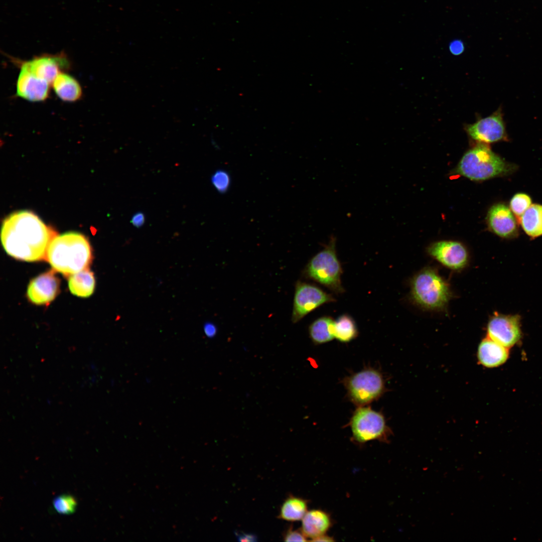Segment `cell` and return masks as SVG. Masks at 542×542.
I'll list each match as a JSON object with an SVG mask.
<instances>
[{
    "instance_id": "cell-11",
    "label": "cell",
    "mask_w": 542,
    "mask_h": 542,
    "mask_svg": "<svg viewBox=\"0 0 542 542\" xmlns=\"http://www.w3.org/2000/svg\"><path fill=\"white\" fill-rule=\"evenodd\" d=\"M428 253L446 267L458 270L464 268L469 261L466 247L460 242L444 240L433 243L427 249Z\"/></svg>"
},
{
    "instance_id": "cell-26",
    "label": "cell",
    "mask_w": 542,
    "mask_h": 542,
    "mask_svg": "<svg viewBox=\"0 0 542 542\" xmlns=\"http://www.w3.org/2000/svg\"><path fill=\"white\" fill-rule=\"evenodd\" d=\"M211 180L213 187L219 193L226 192L230 186V177L228 173L223 170H218L214 172Z\"/></svg>"
},
{
    "instance_id": "cell-10",
    "label": "cell",
    "mask_w": 542,
    "mask_h": 542,
    "mask_svg": "<svg viewBox=\"0 0 542 542\" xmlns=\"http://www.w3.org/2000/svg\"><path fill=\"white\" fill-rule=\"evenodd\" d=\"M464 128L471 139L479 143L489 144L507 139L501 108L473 123L465 124Z\"/></svg>"
},
{
    "instance_id": "cell-27",
    "label": "cell",
    "mask_w": 542,
    "mask_h": 542,
    "mask_svg": "<svg viewBox=\"0 0 542 542\" xmlns=\"http://www.w3.org/2000/svg\"><path fill=\"white\" fill-rule=\"evenodd\" d=\"M307 538L302 530L290 529L285 535L284 540L286 541H305L307 540Z\"/></svg>"
},
{
    "instance_id": "cell-24",
    "label": "cell",
    "mask_w": 542,
    "mask_h": 542,
    "mask_svg": "<svg viewBox=\"0 0 542 542\" xmlns=\"http://www.w3.org/2000/svg\"><path fill=\"white\" fill-rule=\"evenodd\" d=\"M509 205L511 211L519 221L522 215L531 205V200L526 194L517 193L510 200Z\"/></svg>"
},
{
    "instance_id": "cell-12",
    "label": "cell",
    "mask_w": 542,
    "mask_h": 542,
    "mask_svg": "<svg viewBox=\"0 0 542 542\" xmlns=\"http://www.w3.org/2000/svg\"><path fill=\"white\" fill-rule=\"evenodd\" d=\"M18 64L20 67L26 69L50 84H52L62 70L68 68L69 66L67 58L63 54L37 56L28 61H19Z\"/></svg>"
},
{
    "instance_id": "cell-8",
    "label": "cell",
    "mask_w": 542,
    "mask_h": 542,
    "mask_svg": "<svg viewBox=\"0 0 542 542\" xmlns=\"http://www.w3.org/2000/svg\"><path fill=\"white\" fill-rule=\"evenodd\" d=\"M333 296L314 285L298 281L295 286L292 321H300L321 305L333 302Z\"/></svg>"
},
{
    "instance_id": "cell-31",
    "label": "cell",
    "mask_w": 542,
    "mask_h": 542,
    "mask_svg": "<svg viewBox=\"0 0 542 542\" xmlns=\"http://www.w3.org/2000/svg\"><path fill=\"white\" fill-rule=\"evenodd\" d=\"M235 534L238 540L240 541H256L257 540L256 536L252 533L237 532Z\"/></svg>"
},
{
    "instance_id": "cell-15",
    "label": "cell",
    "mask_w": 542,
    "mask_h": 542,
    "mask_svg": "<svg viewBox=\"0 0 542 542\" xmlns=\"http://www.w3.org/2000/svg\"><path fill=\"white\" fill-rule=\"evenodd\" d=\"M16 88V95L32 102L45 100L48 96L50 84L20 67Z\"/></svg>"
},
{
    "instance_id": "cell-6",
    "label": "cell",
    "mask_w": 542,
    "mask_h": 542,
    "mask_svg": "<svg viewBox=\"0 0 542 542\" xmlns=\"http://www.w3.org/2000/svg\"><path fill=\"white\" fill-rule=\"evenodd\" d=\"M344 383L351 400L361 406L377 399L384 390L381 373L372 368L354 373L347 378Z\"/></svg>"
},
{
    "instance_id": "cell-22",
    "label": "cell",
    "mask_w": 542,
    "mask_h": 542,
    "mask_svg": "<svg viewBox=\"0 0 542 542\" xmlns=\"http://www.w3.org/2000/svg\"><path fill=\"white\" fill-rule=\"evenodd\" d=\"M307 507L306 500L295 496L289 497L283 504L279 517L287 521L300 520L302 519L308 511Z\"/></svg>"
},
{
    "instance_id": "cell-2",
    "label": "cell",
    "mask_w": 542,
    "mask_h": 542,
    "mask_svg": "<svg viewBox=\"0 0 542 542\" xmlns=\"http://www.w3.org/2000/svg\"><path fill=\"white\" fill-rule=\"evenodd\" d=\"M91 248L86 237L74 232L56 234L51 240L47 260L55 271L65 277L88 269L92 261Z\"/></svg>"
},
{
    "instance_id": "cell-1",
    "label": "cell",
    "mask_w": 542,
    "mask_h": 542,
    "mask_svg": "<svg viewBox=\"0 0 542 542\" xmlns=\"http://www.w3.org/2000/svg\"><path fill=\"white\" fill-rule=\"evenodd\" d=\"M56 234L34 213L20 211L5 219L1 237L9 255L32 262L46 259L49 245Z\"/></svg>"
},
{
    "instance_id": "cell-20",
    "label": "cell",
    "mask_w": 542,
    "mask_h": 542,
    "mask_svg": "<svg viewBox=\"0 0 542 542\" xmlns=\"http://www.w3.org/2000/svg\"><path fill=\"white\" fill-rule=\"evenodd\" d=\"M519 222L529 236L535 238L542 235V205L531 204L522 215Z\"/></svg>"
},
{
    "instance_id": "cell-30",
    "label": "cell",
    "mask_w": 542,
    "mask_h": 542,
    "mask_svg": "<svg viewBox=\"0 0 542 542\" xmlns=\"http://www.w3.org/2000/svg\"><path fill=\"white\" fill-rule=\"evenodd\" d=\"M204 331L205 335L209 338L214 337L217 333L216 326L212 323H207L204 325Z\"/></svg>"
},
{
    "instance_id": "cell-32",
    "label": "cell",
    "mask_w": 542,
    "mask_h": 542,
    "mask_svg": "<svg viewBox=\"0 0 542 542\" xmlns=\"http://www.w3.org/2000/svg\"><path fill=\"white\" fill-rule=\"evenodd\" d=\"M312 540L314 541H334V539L332 537L324 534Z\"/></svg>"
},
{
    "instance_id": "cell-7",
    "label": "cell",
    "mask_w": 542,
    "mask_h": 542,
    "mask_svg": "<svg viewBox=\"0 0 542 542\" xmlns=\"http://www.w3.org/2000/svg\"><path fill=\"white\" fill-rule=\"evenodd\" d=\"M350 427L354 440L359 443L375 440L386 442L390 434L383 415L364 406L353 414Z\"/></svg>"
},
{
    "instance_id": "cell-17",
    "label": "cell",
    "mask_w": 542,
    "mask_h": 542,
    "mask_svg": "<svg viewBox=\"0 0 542 542\" xmlns=\"http://www.w3.org/2000/svg\"><path fill=\"white\" fill-rule=\"evenodd\" d=\"M302 520L301 530L307 537L312 540L325 534L332 526L330 515L320 509L307 511Z\"/></svg>"
},
{
    "instance_id": "cell-5",
    "label": "cell",
    "mask_w": 542,
    "mask_h": 542,
    "mask_svg": "<svg viewBox=\"0 0 542 542\" xmlns=\"http://www.w3.org/2000/svg\"><path fill=\"white\" fill-rule=\"evenodd\" d=\"M336 238L331 237L323 249L316 254L306 265V277L324 286L336 294L344 292L341 280L342 273L336 250Z\"/></svg>"
},
{
    "instance_id": "cell-23",
    "label": "cell",
    "mask_w": 542,
    "mask_h": 542,
    "mask_svg": "<svg viewBox=\"0 0 542 542\" xmlns=\"http://www.w3.org/2000/svg\"><path fill=\"white\" fill-rule=\"evenodd\" d=\"M333 333L334 338L341 342H348L355 338L358 330L353 319L346 314L339 317L334 320Z\"/></svg>"
},
{
    "instance_id": "cell-21",
    "label": "cell",
    "mask_w": 542,
    "mask_h": 542,
    "mask_svg": "<svg viewBox=\"0 0 542 542\" xmlns=\"http://www.w3.org/2000/svg\"><path fill=\"white\" fill-rule=\"evenodd\" d=\"M334 320L329 316L320 317L313 321L309 328L310 337L316 344L328 342L334 339Z\"/></svg>"
},
{
    "instance_id": "cell-19",
    "label": "cell",
    "mask_w": 542,
    "mask_h": 542,
    "mask_svg": "<svg viewBox=\"0 0 542 542\" xmlns=\"http://www.w3.org/2000/svg\"><path fill=\"white\" fill-rule=\"evenodd\" d=\"M95 281L93 273L85 269L69 277L68 287L71 293L79 297L90 296L94 292Z\"/></svg>"
},
{
    "instance_id": "cell-4",
    "label": "cell",
    "mask_w": 542,
    "mask_h": 542,
    "mask_svg": "<svg viewBox=\"0 0 542 542\" xmlns=\"http://www.w3.org/2000/svg\"><path fill=\"white\" fill-rule=\"evenodd\" d=\"M411 298L422 308L429 310H441L452 297L449 286L435 269L425 267L413 278L411 282Z\"/></svg>"
},
{
    "instance_id": "cell-9",
    "label": "cell",
    "mask_w": 542,
    "mask_h": 542,
    "mask_svg": "<svg viewBox=\"0 0 542 542\" xmlns=\"http://www.w3.org/2000/svg\"><path fill=\"white\" fill-rule=\"evenodd\" d=\"M520 321V316L517 314L495 312L487 323V337L508 348L511 347L521 338Z\"/></svg>"
},
{
    "instance_id": "cell-28",
    "label": "cell",
    "mask_w": 542,
    "mask_h": 542,
    "mask_svg": "<svg viewBox=\"0 0 542 542\" xmlns=\"http://www.w3.org/2000/svg\"><path fill=\"white\" fill-rule=\"evenodd\" d=\"M450 52L455 56L461 55L465 50L463 42L460 40H455L449 44Z\"/></svg>"
},
{
    "instance_id": "cell-14",
    "label": "cell",
    "mask_w": 542,
    "mask_h": 542,
    "mask_svg": "<svg viewBox=\"0 0 542 542\" xmlns=\"http://www.w3.org/2000/svg\"><path fill=\"white\" fill-rule=\"evenodd\" d=\"M487 221L491 230L500 237L511 239L518 235L516 218L505 204L499 203L492 206L489 210Z\"/></svg>"
},
{
    "instance_id": "cell-3",
    "label": "cell",
    "mask_w": 542,
    "mask_h": 542,
    "mask_svg": "<svg viewBox=\"0 0 542 542\" xmlns=\"http://www.w3.org/2000/svg\"><path fill=\"white\" fill-rule=\"evenodd\" d=\"M510 165L485 143H478L463 156L456 173L471 180L482 181L509 173Z\"/></svg>"
},
{
    "instance_id": "cell-25",
    "label": "cell",
    "mask_w": 542,
    "mask_h": 542,
    "mask_svg": "<svg viewBox=\"0 0 542 542\" xmlns=\"http://www.w3.org/2000/svg\"><path fill=\"white\" fill-rule=\"evenodd\" d=\"M53 507L59 513L69 514L73 513L76 509L77 503L75 499L71 496L63 495L57 497L53 501Z\"/></svg>"
},
{
    "instance_id": "cell-18",
    "label": "cell",
    "mask_w": 542,
    "mask_h": 542,
    "mask_svg": "<svg viewBox=\"0 0 542 542\" xmlns=\"http://www.w3.org/2000/svg\"><path fill=\"white\" fill-rule=\"evenodd\" d=\"M53 89L62 100L74 102L82 95V89L77 80L69 74L60 72L52 83Z\"/></svg>"
},
{
    "instance_id": "cell-13",
    "label": "cell",
    "mask_w": 542,
    "mask_h": 542,
    "mask_svg": "<svg viewBox=\"0 0 542 542\" xmlns=\"http://www.w3.org/2000/svg\"><path fill=\"white\" fill-rule=\"evenodd\" d=\"M59 279L51 270L40 275L29 283L27 297L32 303L48 305L56 297L59 292Z\"/></svg>"
},
{
    "instance_id": "cell-29",
    "label": "cell",
    "mask_w": 542,
    "mask_h": 542,
    "mask_svg": "<svg viewBox=\"0 0 542 542\" xmlns=\"http://www.w3.org/2000/svg\"><path fill=\"white\" fill-rule=\"evenodd\" d=\"M145 221V215L142 212H137L132 217L131 222L136 227H140L144 225Z\"/></svg>"
},
{
    "instance_id": "cell-16",
    "label": "cell",
    "mask_w": 542,
    "mask_h": 542,
    "mask_svg": "<svg viewBox=\"0 0 542 542\" xmlns=\"http://www.w3.org/2000/svg\"><path fill=\"white\" fill-rule=\"evenodd\" d=\"M508 356V348L488 337L483 339L478 348V360L486 367H496L503 364Z\"/></svg>"
}]
</instances>
